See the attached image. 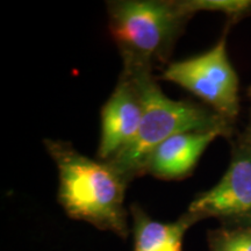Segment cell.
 <instances>
[{
    "label": "cell",
    "instance_id": "6da1fadb",
    "mask_svg": "<svg viewBox=\"0 0 251 251\" xmlns=\"http://www.w3.org/2000/svg\"><path fill=\"white\" fill-rule=\"evenodd\" d=\"M43 143L57 166L58 202L69 218L127 238V181L107 162L83 155L67 141Z\"/></svg>",
    "mask_w": 251,
    "mask_h": 251
},
{
    "label": "cell",
    "instance_id": "7a4b0ae2",
    "mask_svg": "<svg viewBox=\"0 0 251 251\" xmlns=\"http://www.w3.org/2000/svg\"><path fill=\"white\" fill-rule=\"evenodd\" d=\"M139 90L143 115L135 139L109 161H106L129 183L146 175L147 163L157 147L176 134L220 129L233 134V125L209 107L190 100L170 99L159 87L152 68L124 64Z\"/></svg>",
    "mask_w": 251,
    "mask_h": 251
},
{
    "label": "cell",
    "instance_id": "3957f363",
    "mask_svg": "<svg viewBox=\"0 0 251 251\" xmlns=\"http://www.w3.org/2000/svg\"><path fill=\"white\" fill-rule=\"evenodd\" d=\"M107 12L124 64L152 69L168 61L191 19L179 0H114L107 2Z\"/></svg>",
    "mask_w": 251,
    "mask_h": 251
},
{
    "label": "cell",
    "instance_id": "277c9868",
    "mask_svg": "<svg viewBox=\"0 0 251 251\" xmlns=\"http://www.w3.org/2000/svg\"><path fill=\"white\" fill-rule=\"evenodd\" d=\"M227 33L228 27L216 45L202 54L170 63L162 77L234 124L240 113V80L228 57Z\"/></svg>",
    "mask_w": 251,
    "mask_h": 251
},
{
    "label": "cell",
    "instance_id": "5b68a950",
    "mask_svg": "<svg viewBox=\"0 0 251 251\" xmlns=\"http://www.w3.org/2000/svg\"><path fill=\"white\" fill-rule=\"evenodd\" d=\"M198 222L216 219L227 227L251 226V146L238 140L225 175L187 207Z\"/></svg>",
    "mask_w": 251,
    "mask_h": 251
},
{
    "label": "cell",
    "instance_id": "8992f818",
    "mask_svg": "<svg viewBox=\"0 0 251 251\" xmlns=\"http://www.w3.org/2000/svg\"><path fill=\"white\" fill-rule=\"evenodd\" d=\"M143 115L140 92L128 72L122 70L111 97L101 109L99 161H109L135 139Z\"/></svg>",
    "mask_w": 251,
    "mask_h": 251
},
{
    "label": "cell",
    "instance_id": "52a82bcc",
    "mask_svg": "<svg viewBox=\"0 0 251 251\" xmlns=\"http://www.w3.org/2000/svg\"><path fill=\"white\" fill-rule=\"evenodd\" d=\"M224 130H196L176 134L157 147L147 163L146 175L162 180H181L192 175L200 157Z\"/></svg>",
    "mask_w": 251,
    "mask_h": 251
},
{
    "label": "cell",
    "instance_id": "ba28073f",
    "mask_svg": "<svg viewBox=\"0 0 251 251\" xmlns=\"http://www.w3.org/2000/svg\"><path fill=\"white\" fill-rule=\"evenodd\" d=\"M134 228V251H183L186 231L197 224L185 212L175 222H159L150 218L137 203L130 206Z\"/></svg>",
    "mask_w": 251,
    "mask_h": 251
},
{
    "label": "cell",
    "instance_id": "9c48e42d",
    "mask_svg": "<svg viewBox=\"0 0 251 251\" xmlns=\"http://www.w3.org/2000/svg\"><path fill=\"white\" fill-rule=\"evenodd\" d=\"M181 8L192 17L198 12H218L235 24L251 15V0H179Z\"/></svg>",
    "mask_w": 251,
    "mask_h": 251
},
{
    "label": "cell",
    "instance_id": "30bf717a",
    "mask_svg": "<svg viewBox=\"0 0 251 251\" xmlns=\"http://www.w3.org/2000/svg\"><path fill=\"white\" fill-rule=\"evenodd\" d=\"M208 251H251V226L214 229L208 233Z\"/></svg>",
    "mask_w": 251,
    "mask_h": 251
},
{
    "label": "cell",
    "instance_id": "8fae6325",
    "mask_svg": "<svg viewBox=\"0 0 251 251\" xmlns=\"http://www.w3.org/2000/svg\"><path fill=\"white\" fill-rule=\"evenodd\" d=\"M249 94H250V100H251V87H250ZM238 140L251 146V111H250V120H249V122H248V125H247L246 129H244V131H243V134L241 135L240 139Z\"/></svg>",
    "mask_w": 251,
    "mask_h": 251
}]
</instances>
